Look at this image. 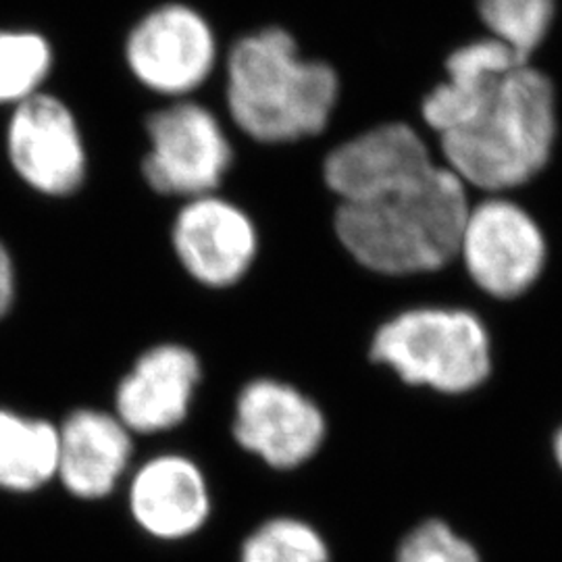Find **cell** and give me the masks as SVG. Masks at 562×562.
Masks as SVG:
<instances>
[{
	"label": "cell",
	"mask_w": 562,
	"mask_h": 562,
	"mask_svg": "<svg viewBox=\"0 0 562 562\" xmlns=\"http://www.w3.org/2000/svg\"><path fill=\"white\" fill-rule=\"evenodd\" d=\"M146 134L150 148L142 173L155 192L186 201L215 194L234 153L211 109L199 102H173L148 117Z\"/></svg>",
	"instance_id": "5b68a950"
},
{
	"label": "cell",
	"mask_w": 562,
	"mask_h": 562,
	"mask_svg": "<svg viewBox=\"0 0 562 562\" xmlns=\"http://www.w3.org/2000/svg\"><path fill=\"white\" fill-rule=\"evenodd\" d=\"M240 562H329V546L311 522L273 517L244 540Z\"/></svg>",
	"instance_id": "e0dca14e"
},
{
	"label": "cell",
	"mask_w": 562,
	"mask_h": 562,
	"mask_svg": "<svg viewBox=\"0 0 562 562\" xmlns=\"http://www.w3.org/2000/svg\"><path fill=\"white\" fill-rule=\"evenodd\" d=\"M469 209L461 178L434 161L367 201L340 202L336 234L369 271L431 273L457 259Z\"/></svg>",
	"instance_id": "7a4b0ae2"
},
{
	"label": "cell",
	"mask_w": 562,
	"mask_h": 562,
	"mask_svg": "<svg viewBox=\"0 0 562 562\" xmlns=\"http://www.w3.org/2000/svg\"><path fill=\"white\" fill-rule=\"evenodd\" d=\"M554 459L559 462V467L562 469V425L554 436Z\"/></svg>",
	"instance_id": "44dd1931"
},
{
	"label": "cell",
	"mask_w": 562,
	"mask_h": 562,
	"mask_svg": "<svg viewBox=\"0 0 562 562\" xmlns=\"http://www.w3.org/2000/svg\"><path fill=\"white\" fill-rule=\"evenodd\" d=\"M229 117L248 138L265 144L319 136L340 97V80L323 60L302 59L281 27L244 36L227 55Z\"/></svg>",
	"instance_id": "3957f363"
},
{
	"label": "cell",
	"mask_w": 562,
	"mask_h": 562,
	"mask_svg": "<svg viewBox=\"0 0 562 562\" xmlns=\"http://www.w3.org/2000/svg\"><path fill=\"white\" fill-rule=\"evenodd\" d=\"M132 450V431L115 413L80 408L59 427L57 477L81 501H101L115 492Z\"/></svg>",
	"instance_id": "5bb4252c"
},
{
	"label": "cell",
	"mask_w": 562,
	"mask_h": 562,
	"mask_svg": "<svg viewBox=\"0 0 562 562\" xmlns=\"http://www.w3.org/2000/svg\"><path fill=\"white\" fill-rule=\"evenodd\" d=\"M59 427L0 411V487L34 492L57 477Z\"/></svg>",
	"instance_id": "9a60e30c"
},
{
	"label": "cell",
	"mask_w": 562,
	"mask_h": 562,
	"mask_svg": "<svg viewBox=\"0 0 562 562\" xmlns=\"http://www.w3.org/2000/svg\"><path fill=\"white\" fill-rule=\"evenodd\" d=\"M446 74L422 106L423 120L440 136L443 165L485 192L536 178L557 138L550 78L494 38L457 48Z\"/></svg>",
	"instance_id": "6da1fadb"
},
{
	"label": "cell",
	"mask_w": 562,
	"mask_h": 562,
	"mask_svg": "<svg viewBox=\"0 0 562 562\" xmlns=\"http://www.w3.org/2000/svg\"><path fill=\"white\" fill-rule=\"evenodd\" d=\"M431 162L411 125L383 123L334 148L323 162V180L340 202L367 201Z\"/></svg>",
	"instance_id": "4fadbf2b"
},
{
	"label": "cell",
	"mask_w": 562,
	"mask_h": 562,
	"mask_svg": "<svg viewBox=\"0 0 562 562\" xmlns=\"http://www.w3.org/2000/svg\"><path fill=\"white\" fill-rule=\"evenodd\" d=\"M53 65L48 42L34 32H0V104L38 94Z\"/></svg>",
	"instance_id": "ac0fdd59"
},
{
	"label": "cell",
	"mask_w": 562,
	"mask_h": 562,
	"mask_svg": "<svg viewBox=\"0 0 562 562\" xmlns=\"http://www.w3.org/2000/svg\"><path fill=\"white\" fill-rule=\"evenodd\" d=\"M171 241L188 276L215 290L238 283L259 252L252 220L217 194L186 201L173 222Z\"/></svg>",
	"instance_id": "9c48e42d"
},
{
	"label": "cell",
	"mask_w": 562,
	"mask_h": 562,
	"mask_svg": "<svg viewBox=\"0 0 562 562\" xmlns=\"http://www.w3.org/2000/svg\"><path fill=\"white\" fill-rule=\"evenodd\" d=\"M490 38L503 42L522 63H529L554 21L557 0H477Z\"/></svg>",
	"instance_id": "2e32d148"
},
{
	"label": "cell",
	"mask_w": 562,
	"mask_h": 562,
	"mask_svg": "<svg viewBox=\"0 0 562 562\" xmlns=\"http://www.w3.org/2000/svg\"><path fill=\"white\" fill-rule=\"evenodd\" d=\"M127 504L144 533L161 542H180L204 527L211 515V492L192 459L159 454L134 473Z\"/></svg>",
	"instance_id": "7c38bea8"
},
{
	"label": "cell",
	"mask_w": 562,
	"mask_h": 562,
	"mask_svg": "<svg viewBox=\"0 0 562 562\" xmlns=\"http://www.w3.org/2000/svg\"><path fill=\"white\" fill-rule=\"evenodd\" d=\"M9 157L21 180L48 196L74 194L86 178V150L76 117L48 94L18 104L9 125Z\"/></svg>",
	"instance_id": "30bf717a"
},
{
	"label": "cell",
	"mask_w": 562,
	"mask_h": 562,
	"mask_svg": "<svg viewBox=\"0 0 562 562\" xmlns=\"http://www.w3.org/2000/svg\"><path fill=\"white\" fill-rule=\"evenodd\" d=\"M232 431L236 442L267 467L292 471L322 450L327 422L301 390L261 378L241 387Z\"/></svg>",
	"instance_id": "ba28073f"
},
{
	"label": "cell",
	"mask_w": 562,
	"mask_h": 562,
	"mask_svg": "<svg viewBox=\"0 0 562 562\" xmlns=\"http://www.w3.org/2000/svg\"><path fill=\"white\" fill-rule=\"evenodd\" d=\"M15 299V273L7 248L0 244V317L7 315Z\"/></svg>",
	"instance_id": "ffe728a7"
},
{
	"label": "cell",
	"mask_w": 562,
	"mask_h": 562,
	"mask_svg": "<svg viewBox=\"0 0 562 562\" xmlns=\"http://www.w3.org/2000/svg\"><path fill=\"white\" fill-rule=\"evenodd\" d=\"M546 238L517 202L487 199L469 209L457 259L485 294L508 301L525 294L546 265Z\"/></svg>",
	"instance_id": "8992f818"
},
{
	"label": "cell",
	"mask_w": 562,
	"mask_h": 562,
	"mask_svg": "<svg viewBox=\"0 0 562 562\" xmlns=\"http://www.w3.org/2000/svg\"><path fill=\"white\" fill-rule=\"evenodd\" d=\"M371 359L408 385L457 396L487 382L492 341L471 311L419 306L383 323L371 341Z\"/></svg>",
	"instance_id": "277c9868"
},
{
	"label": "cell",
	"mask_w": 562,
	"mask_h": 562,
	"mask_svg": "<svg viewBox=\"0 0 562 562\" xmlns=\"http://www.w3.org/2000/svg\"><path fill=\"white\" fill-rule=\"evenodd\" d=\"M125 60L142 86L180 99L211 78L217 65V41L199 11L186 4H165L130 32Z\"/></svg>",
	"instance_id": "52a82bcc"
},
{
	"label": "cell",
	"mask_w": 562,
	"mask_h": 562,
	"mask_svg": "<svg viewBox=\"0 0 562 562\" xmlns=\"http://www.w3.org/2000/svg\"><path fill=\"white\" fill-rule=\"evenodd\" d=\"M201 380V361L190 348L153 346L117 385L115 415L132 434L171 431L186 422Z\"/></svg>",
	"instance_id": "8fae6325"
},
{
	"label": "cell",
	"mask_w": 562,
	"mask_h": 562,
	"mask_svg": "<svg viewBox=\"0 0 562 562\" xmlns=\"http://www.w3.org/2000/svg\"><path fill=\"white\" fill-rule=\"evenodd\" d=\"M396 562H483L475 546L440 519L413 527L396 552Z\"/></svg>",
	"instance_id": "d6986e66"
}]
</instances>
